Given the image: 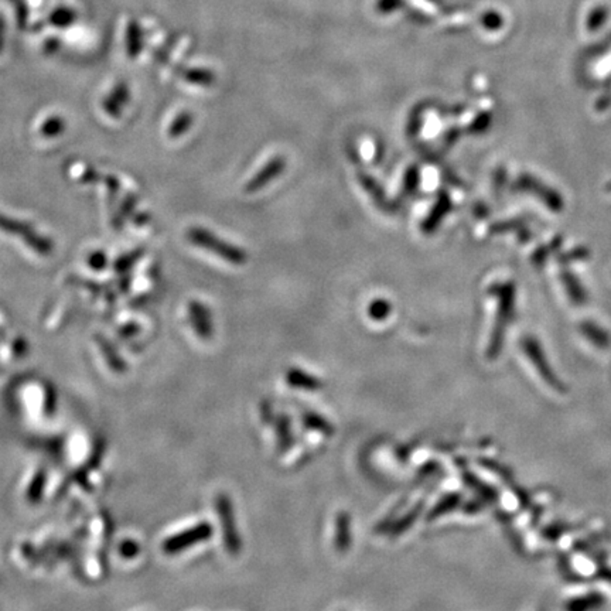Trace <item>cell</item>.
Segmentation results:
<instances>
[{"label":"cell","instance_id":"1","mask_svg":"<svg viewBox=\"0 0 611 611\" xmlns=\"http://www.w3.org/2000/svg\"><path fill=\"white\" fill-rule=\"evenodd\" d=\"M493 292L500 300V307H498V314H497V323L494 326V332H493V336L490 340V346L487 349V355L490 358L498 356L501 349H503L504 337H505V327L511 322L513 312H514V299H515V292H514L513 284L496 286Z\"/></svg>","mask_w":611,"mask_h":611},{"label":"cell","instance_id":"2","mask_svg":"<svg viewBox=\"0 0 611 611\" xmlns=\"http://www.w3.org/2000/svg\"><path fill=\"white\" fill-rule=\"evenodd\" d=\"M190 242H192L194 245L210 251L215 255H218L220 258L228 261V262L234 263V265H242L247 262V254L241 250L237 248L222 240H220L217 235L211 234L210 231L204 230V228H191L187 234Z\"/></svg>","mask_w":611,"mask_h":611},{"label":"cell","instance_id":"3","mask_svg":"<svg viewBox=\"0 0 611 611\" xmlns=\"http://www.w3.org/2000/svg\"><path fill=\"white\" fill-rule=\"evenodd\" d=\"M523 349H524L525 355L528 356L530 364L535 366L539 376L548 384V386H550L552 389H555L558 392H565L566 386L563 385L560 378L556 375V372L552 369L549 359H548L545 351L540 347L539 342L535 337H525L523 340Z\"/></svg>","mask_w":611,"mask_h":611},{"label":"cell","instance_id":"4","mask_svg":"<svg viewBox=\"0 0 611 611\" xmlns=\"http://www.w3.org/2000/svg\"><path fill=\"white\" fill-rule=\"evenodd\" d=\"M0 230L21 237V240L40 255H50L53 251V244L43 235L37 234L29 224L21 222L19 220L7 218L0 214Z\"/></svg>","mask_w":611,"mask_h":611},{"label":"cell","instance_id":"5","mask_svg":"<svg viewBox=\"0 0 611 611\" xmlns=\"http://www.w3.org/2000/svg\"><path fill=\"white\" fill-rule=\"evenodd\" d=\"M129 88L126 84L120 83L116 87L112 89V92L103 99V109L105 112L111 116V118H120L122 116V111L123 108H126L128 102H129Z\"/></svg>","mask_w":611,"mask_h":611},{"label":"cell","instance_id":"6","mask_svg":"<svg viewBox=\"0 0 611 611\" xmlns=\"http://www.w3.org/2000/svg\"><path fill=\"white\" fill-rule=\"evenodd\" d=\"M283 169H284V160L282 158H276V159L270 160L258 175H255L251 178V181L245 185V191L247 192H255V191L261 190L270 180H273L274 177L280 175L283 172Z\"/></svg>","mask_w":611,"mask_h":611},{"label":"cell","instance_id":"7","mask_svg":"<svg viewBox=\"0 0 611 611\" xmlns=\"http://www.w3.org/2000/svg\"><path fill=\"white\" fill-rule=\"evenodd\" d=\"M580 332L597 349H607L610 346L609 333L593 322H583L580 324Z\"/></svg>","mask_w":611,"mask_h":611},{"label":"cell","instance_id":"8","mask_svg":"<svg viewBox=\"0 0 611 611\" xmlns=\"http://www.w3.org/2000/svg\"><path fill=\"white\" fill-rule=\"evenodd\" d=\"M605 603H606V597L602 593L592 592V593L572 599L566 605V609L572 611L595 610L605 606Z\"/></svg>","mask_w":611,"mask_h":611},{"label":"cell","instance_id":"9","mask_svg":"<svg viewBox=\"0 0 611 611\" xmlns=\"http://www.w3.org/2000/svg\"><path fill=\"white\" fill-rule=\"evenodd\" d=\"M143 48V34L138 21H130L126 30V53L130 58H136Z\"/></svg>","mask_w":611,"mask_h":611},{"label":"cell","instance_id":"10","mask_svg":"<svg viewBox=\"0 0 611 611\" xmlns=\"http://www.w3.org/2000/svg\"><path fill=\"white\" fill-rule=\"evenodd\" d=\"M448 208H450V200H448V197H447L446 194H441L440 200L437 201L435 210L432 211V214L429 215V218L425 221V224H423V230H425L426 232H432V231L436 228L438 221L443 218L444 212H446Z\"/></svg>","mask_w":611,"mask_h":611},{"label":"cell","instance_id":"11","mask_svg":"<svg viewBox=\"0 0 611 611\" xmlns=\"http://www.w3.org/2000/svg\"><path fill=\"white\" fill-rule=\"evenodd\" d=\"M184 80L194 86L208 87L214 83V74L207 68H190L184 71Z\"/></svg>","mask_w":611,"mask_h":611},{"label":"cell","instance_id":"12","mask_svg":"<svg viewBox=\"0 0 611 611\" xmlns=\"http://www.w3.org/2000/svg\"><path fill=\"white\" fill-rule=\"evenodd\" d=\"M66 130V120L61 116H51L43 122L40 128V133L43 138L53 139L60 136Z\"/></svg>","mask_w":611,"mask_h":611},{"label":"cell","instance_id":"13","mask_svg":"<svg viewBox=\"0 0 611 611\" xmlns=\"http://www.w3.org/2000/svg\"><path fill=\"white\" fill-rule=\"evenodd\" d=\"M48 20L56 27H68L77 20V13L70 7H58L50 14Z\"/></svg>","mask_w":611,"mask_h":611},{"label":"cell","instance_id":"14","mask_svg":"<svg viewBox=\"0 0 611 611\" xmlns=\"http://www.w3.org/2000/svg\"><path fill=\"white\" fill-rule=\"evenodd\" d=\"M192 122H194V116L190 112H181L173 120L172 126L169 128V136L173 139L180 138L192 126Z\"/></svg>","mask_w":611,"mask_h":611},{"label":"cell","instance_id":"15","mask_svg":"<svg viewBox=\"0 0 611 611\" xmlns=\"http://www.w3.org/2000/svg\"><path fill=\"white\" fill-rule=\"evenodd\" d=\"M289 382L293 386H300V388H306V389H314L317 388V381L303 372L299 371H292L289 374Z\"/></svg>","mask_w":611,"mask_h":611},{"label":"cell","instance_id":"16","mask_svg":"<svg viewBox=\"0 0 611 611\" xmlns=\"http://www.w3.org/2000/svg\"><path fill=\"white\" fill-rule=\"evenodd\" d=\"M349 520L346 515L339 517V523H337V546L340 549H346L347 548V542H349Z\"/></svg>","mask_w":611,"mask_h":611},{"label":"cell","instance_id":"17","mask_svg":"<svg viewBox=\"0 0 611 611\" xmlns=\"http://www.w3.org/2000/svg\"><path fill=\"white\" fill-rule=\"evenodd\" d=\"M389 310H391V306H389L388 302H385V300H376V302H374L371 304L369 314L375 320H382V319H385L388 316Z\"/></svg>","mask_w":611,"mask_h":611},{"label":"cell","instance_id":"18","mask_svg":"<svg viewBox=\"0 0 611 611\" xmlns=\"http://www.w3.org/2000/svg\"><path fill=\"white\" fill-rule=\"evenodd\" d=\"M457 503H458V496H448L447 498H444V500L437 505L436 508H435V511H433V514H432V518H436L438 515L446 514L447 511H450L451 508H454V507L457 505Z\"/></svg>","mask_w":611,"mask_h":611},{"label":"cell","instance_id":"19","mask_svg":"<svg viewBox=\"0 0 611 611\" xmlns=\"http://www.w3.org/2000/svg\"><path fill=\"white\" fill-rule=\"evenodd\" d=\"M401 6H402V0H379V3H378V9L382 13H391L392 10H395Z\"/></svg>","mask_w":611,"mask_h":611},{"label":"cell","instance_id":"20","mask_svg":"<svg viewBox=\"0 0 611 611\" xmlns=\"http://www.w3.org/2000/svg\"><path fill=\"white\" fill-rule=\"evenodd\" d=\"M88 261L92 267L101 269V267H105V265H106V257L102 252H93Z\"/></svg>","mask_w":611,"mask_h":611},{"label":"cell","instance_id":"21","mask_svg":"<svg viewBox=\"0 0 611 611\" xmlns=\"http://www.w3.org/2000/svg\"><path fill=\"white\" fill-rule=\"evenodd\" d=\"M4 37H6V20H4L3 14H0V51L3 50Z\"/></svg>","mask_w":611,"mask_h":611},{"label":"cell","instance_id":"22","mask_svg":"<svg viewBox=\"0 0 611 611\" xmlns=\"http://www.w3.org/2000/svg\"><path fill=\"white\" fill-rule=\"evenodd\" d=\"M48 44H50V47H46L47 53H51V50H57L58 48V41H56V40L48 41Z\"/></svg>","mask_w":611,"mask_h":611}]
</instances>
